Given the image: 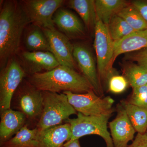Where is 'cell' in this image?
Wrapping results in <instances>:
<instances>
[{"label": "cell", "instance_id": "6da1fadb", "mask_svg": "<svg viewBox=\"0 0 147 147\" xmlns=\"http://www.w3.org/2000/svg\"><path fill=\"white\" fill-rule=\"evenodd\" d=\"M31 23L20 2L6 1L0 11V63L4 67L18 53L25 28Z\"/></svg>", "mask_w": 147, "mask_h": 147}, {"label": "cell", "instance_id": "7a4b0ae2", "mask_svg": "<svg viewBox=\"0 0 147 147\" xmlns=\"http://www.w3.org/2000/svg\"><path fill=\"white\" fill-rule=\"evenodd\" d=\"M27 80L41 91L83 94L94 91L91 84L82 74L62 65L58 66L50 71L28 75Z\"/></svg>", "mask_w": 147, "mask_h": 147}, {"label": "cell", "instance_id": "3957f363", "mask_svg": "<svg viewBox=\"0 0 147 147\" xmlns=\"http://www.w3.org/2000/svg\"><path fill=\"white\" fill-rule=\"evenodd\" d=\"M10 108L24 114L29 128H36L43 110L42 91L24 79L13 94Z\"/></svg>", "mask_w": 147, "mask_h": 147}, {"label": "cell", "instance_id": "277c9868", "mask_svg": "<svg viewBox=\"0 0 147 147\" xmlns=\"http://www.w3.org/2000/svg\"><path fill=\"white\" fill-rule=\"evenodd\" d=\"M42 92L43 110L36 127L39 131L62 124L77 113L63 93Z\"/></svg>", "mask_w": 147, "mask_h": 147}, {"label": "cell", "instance_id": "5b68a950", "mask_svg": "<svg viewBox=\"0 0 147 147\" xmlns=\"http://www.w3.org/2000/svg\"><path fill=\"white\" fill-rule=\"evenodd\" d=\"M112 114L87 116L77 113V117L69 119L65 122L70 124L71 126V137L69 141L79 139L86 135L94 134L104 140L106 147H115L108 127V121Z\"/></svg>", "mask_w": 147, "mask_h": 147}, {"label": "cell", "instance_id": "8992f818", "mask_svg": "<svg viewBox=\"0 0 147 147\" xmlns=\"http://www.w3.org/2000/svg\"><path fill=\"white\" fill-rule=\"evenodd\" d=\"M94 47L97 60L98 73L100 82H108L115 74L113 71L114 41L111 38L108 26L97 19L94 28Z\"/></svg>", "mask_w": 147, "mask_h": 147}, {"label": "cell", "instance_id": "52a82bcc", "mask_svg": "<svg viewBox=\"0 0 147 147\" xmlns=\"http://www.w3.org/2000/svg\"><path fill=\"white\" fill-rule=\"evenodd\" d=\"M69 103L77 113L84 115L99 116L113 114L115 100L110 96L100 97L93 90L83 94L63 92Z\"/></svg>", "mask_w": 147, "mask_h": 147}, {"label": "cell", "instance_id": "ba28073f", "mask_svg": "<svg viewBox=\"0 0 147 147\" xmlns=\"http://www.w3.org/2000/svg\"><path fill=\"white\" fill-rule=\"evenodd\" d=\"M27 76L15 57L9 60L0 73V111L10 108L14 93Z\"/></svg>", "mask_w": 147, "mask_h": 147}, {"label": "cell", "instance_id": "9c48e42d", "mask_svg": "<svg viewBox=\"0 0 147 147\" xmlns=\"http://www.w3.org/2000/svg\"><path fill=\"white\" fill-rule=\"evenodd\" d=\"M64 1L25 0L20 2L31 23L41 29L55 28L53 16Z\"/></svg>", "mask_w": 147, "mask_h": 147}, {"label": "cell", "instance_id": "30bf717a", "mask_svg": "<svg viewBox=\"0 0 147 147\" xmlns=\"http://www.w3.org/2000/svg\"><path fill=\"white\" fill-rule=\"evenodd\" d=\"M73 46L74 58L82 74L91 84L94 92L98 96L103 97L102 84L90 49L82 43H76Z\"/></svg>", "mask_w": 147, "mask_h": 147}, {"label": "cell", "instance_id": "8fae6325", "mask_svg": "<svg viewBox=\"0 0 147 147\" xmlns=\"http://www.w3.org/2000/svg\"><path fill=\"white\" fill-rule=\"evenodd\" d=\"M42 30L49 43L50 52L59 64L76 69V63L73 57V45L69 38L55 28Z\"/></svg>", "mask_w": 147, "mask_h": 147}, {"label": "cell", "instance_id": "7c38bea8", "mask_svg": "<svg viewBox=\"0 0 147 147\" xmlns=\"http://www.w3.org/2000/svg\"><path fill=\"white\" fill-rule=\"evenodd\" d=\"M116 111L115 118L108 123L113 144L115 147H127L136 131L121 103L117 105Z\"/></svg>", "mask_w": 147, "mask_h": 147}, {"label": "cell", "instance_id": "4fadbf2b", "mask_svg": "<svg viewBox=\"0 0 147 147\" xmlns=\"http://www.w3.org/2000/svg\"><path fill=\"white\" fill-rule=\"evenodd\" d=\"M21 59L23 63L21 65L28 76L50 71L60 65L53 54L48 51H25L21 53Z\"/></svg>", "mask_w": 147, "mask_h": 147}, {"label": "cell", "instance_id": "5bb4252c", "mask_svg": "<svg viewBox=\"0 0 147 147\" xmlns=\"http://www.w3.org/2000/svg\"><path fill=\"white\" fill-rule=\"evenodd\" d=\"M53 22L69 39L82 37L85 35L84 26L75 14L67 9L60 8L53 16Z\"/></svg>", "mask_w": 147, "mask_h": 147}, {"label": "cell", "instance_id": "9a60e30c", "mask_svg": "<svg viewBox=\"0 0 147 147\" xmlns=\"http://www.w3.org/2000/svg\"><path fill=\"white\" fill-rule=\"evenodd\" d=\"M26 123V118L19 111L11 108L1 111L0 144L12 138Z\"/></svg>", "mask_w": 147, "mask_h": 147}, {"label": "cell", "instance_id": "2e32d148", "mask_svg": "<svg viewBox=\"0 0 147 147\" xmlns=\"http://www.w3.org/2000/svg\"><path fill=\"white\" fill-rule=\"evenodd\" d=\"M71 137V126L68 123L39 130L38 147H63Z\"/></svg>", "mask_w": 147, "mask_h": 147}, {"label": "cell", "instance_id": "e0dca14e", "mask_svg": "<svg viewBox=\"0 0 147 147\" xmlns=\"http://www.w3.org/2000/svg\"><path fill=\"white\" fill-rule=\"evenodd\" d=\"M147 48V29L132 32L120 40L114 42L113 65L119 55Z\"/></svg>", "mask_w": 147, "mask_h": 147}, {"label": "cell", "instance_id": "ac0fdd59", "mask_svg": "<svg viewBox=\"0 0 147 147\" xmlns=\"http://www.w3.org/2000/svg\"><path fill=\"white\" fill-rule=\"evenodd\" d=\"M131 4L124 0H96L95 7L97 19L108 25L111 19Z\"/></svg>", "mask_w": 147, "mask_h": 147}, {"label": "cell", "instance_id": "d6986e66", "mask_svg": "<svg viewBox=\"0 0 147 147\" xmlns=\"http://www.w3.org/2000/svg\"><path fill=\"white\" fill-rule=\"evenodd\" d=\"M68 5L78 13L88 30L94 29L97 20L95 1L70 0Z\"/></svg>", "mask_w": 147, "mask_h": 147}, {"label": "cell", "instance_id": "ffe728a7", "mask_svg": "<svg viewBox=\"0 0 147 147\" xmlns=\"http://www.w3.org/2000/svg\"><path fill=\"white\" fill-rule=\"evenodd\" d=\"M39 130L26 125L9 140L0 144L1 147H38Z\"/></svg>", "mask_w": 147, "mask_h": 147}, {"label": "cell", "instance_id": "44dd1931", "mask_svg": "<svg viewBox=\"0 0 147 147\" xmlns=\"http://www.w3.org/2000/svg\"><path fill=\"white\" fill-rule=\"evenodd\" d=\"M129 119L137 133L147 131V108H142L129 103L126 100H121Z\"/></svg>", "mask_w": 147, "mask_h": 147}, {"label": "cell", "instance_id": "7402d4cb", "mask_svg": "<svg viewBox=\"0 0 147 147\" xmlns=\"http://www.w3.org/2000/svg\"><path fill=\"white\" fill-rule=\"evenodd\" d=\"M25 45L30 52H50L49 43L42 29L37 26L26 35Z\"/></svg>", "mask_w": 147, "mask_h": 147}, {"label": "cell", "instance_id": "603a6c76", "mask_svg": "<svg viewBox=\"0 0 147 147\" xmlns=\"http://www.w3.org/2000/svg\"><path fill=\"white\" fill-rule=\"evenodd\" d=\"M123 71L132 88L147 85V70L138 64L127 63L124 66Z\"/></svg>", "mask_w": 147, "mask_h": 147}, {"label": "cell", "instance_id": "cb8c5ba5", "mask_svg": "<svg viewBox=\"0 0 147 147\" xmlns=\"http://www.w3.org/2000/svg\"><path fill=\"white\" fill-rule=\"evenodd\" d=\"M117 15L123 18L135 31L147 29V22L131 3L122 9Z\"/></svg>", "mask_w": 147, "mask_h": 147}, {"label": "cell", "instance_id": "d4e9b609", "mask_svg": "<svg viewBox=\"0 0 147 147\" xmlns=\"http://www.w3.org/2000/svg\"><path fill=\"white\" fill-rule=\"evenodd\" d=\"M108 26L110 36L114 42L120 40L135 31L123 18L118 15L111 19Z\"/></svg>", "mask_w": 147, "mask_h": 147}, {"label": "cell", "instance_id": "484cf974", "mask_svg": "<svg viewBox=\"0 0 147 147\" xmlns=\"http://www.w3.org/2000/svg\"><path fill=\"white\" fill-rule=\"evenodd\" d=\"M127 102L138 107L147 108V85L132 88Z\"/></svg>", "mask_w": 147, "mask_h": 147}, {"label": "cell", "instance_id": "4316f807", "mask_svg": "<svg viewBox=\"0 0 147 147\" xmlns=\"http://www.w3.org/2000/svg\"><path fill=\"white\" fill-rule=\"evenodd\" d=\"M109 90L114 94H120L126 90L129 84L126 78L123 75L114 74L108 81Z\"/></svg>", "mask_w": 147, "mask_h": 147}, {"label": "cell", "instance_id": "83f0119b", "mask_svg": "<svg viewBox=\"0 0 147 147\" xmlns=\"http://www.w3.org/2000/svg\"><path fill=\"white\" fill-rule=\"evenodd\" d=\"M125 58L128 60L136 62L137 64L147 70V48L142 49L134 53H127Z\"/></svg>", "mask_w": 147, "mask_h": 147}, {"label": "cell", "instance_id": "f1b7e54d", "mask_svg": "<svg viewBox=\"0 0 147 147\" xmlns=\"http://www.w3.org/2000/svg\"><path fill=\"white\" fill-rule=\"evenodd\" d=\"M127 147H147V133H137L132 143Z\"/></svg>", "mask_w": 147, "mask_h": 147}, {"label": "cell", "instance_id": "f546056e", "mask_svg": "<svg viewBox=\"0 0 147 147\" xmlns=\"http://www.w3.org/2000/svg\"><path fill=\"white\" fill-rule=\"evenodd\" d=\"M131 3L138 9L147 23V1L137 0L132 1Z\"/></svg>", "mask_w": 147, "mask_h": 147}, {"label": "cell", "instance_id": "4dcf8cb0", "mask_svg": "<svg viewBox=\"0 0 147 147\" xmlns=\"http://www.w3.org/2000/svg\"><path fill=\"white\" fill-rule=\"evenodd\" d=\"M63 147H81L79 139L69 141L65 144Z\"/></svg>", "mask_w": 147, "mask_h": 147}, {"label": "cell", "instance_id": "1f68e13d", "mask_svg": "<svg viewBox=\"0 0 147 147\" xmlns=\"http://www.w3.org/2000/svg\"></svg>", "mask_w": 147, "mask_h": 147}]
</instances>
